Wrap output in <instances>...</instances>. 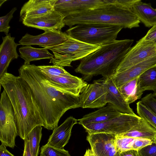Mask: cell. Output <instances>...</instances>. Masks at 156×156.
Listing matches in <instances>:
<instances>
[{
	"instance_id": "1",
	"label": "cell",
	"mask_w": 156,
	"mask_h": 156,
	"mask_svg": "<svg viewBox=\"0 0 156 156\" xmlns=\"http://www.w3.org/2000/svg\"><path fill=\"white\" fill-rule=\"evenodd\" d=\"M18 71L31 90L44 128L53 130L66 112L80 107L79 97L52 85L37 66L23 64Z\"/></svg>"
},
{
	"instance_id": "2",
	"label": "cell",
	"mask_w": 156,
	"mask_h": 156,
	"mask_svg": "<svg viewBox=\"0 0 156 156\" xmlns=\"http://www.w3.org/2000/svg\"><path fill=\"white\" fill-rule=\"evenodd\" d=\"M0 83L12 105L18 135L24 140L36 126H44L33 93L22 78L8 72L0 77Z\"/></svg>"
},
{
	"instance_id": "3",
	"label": "cell",
	"mask_w": 156,
	"mask_h": 156,
	"mask_svg": "<svg viewBox=\"0 0 156 156\" xmlns=\"http://www.w3.org/2000/svg\"><path fill=\"white\" fill-rule=\"evenodd\" d=\"M137 0H113L95 8L64 19L65 25L71 28L81 24H96L131 29L139 27L140 21L132 11Z\"/></svg>"
},
{
	"instance_id": "4",
	"label": "cell",
	"mask_w": 156,
	"mask_h": 156,
	"mask_svg": "<svg viewBox=\"0 0 156 156\" xmlns=\"http://www.w3.org/2000/svg\"><path fill=\"white\" fill-rule=\"evenodd\" d=\"M134 40L125 39L103 44L98 49L81 60L75 69L87 79L101 75L105 78L112 77Z\"/></svg>"
},
{
	"instance_id": "5",
	"label": "cell",
	"mask_w": 156,
	"mask_h": 156,
	"mask_svg": "<svg viewBox=\"0 0 156 156\" xmlns=\"http://www.w3.org/2000/svg\"><path fill=\"white\" fill-rule=\"evenodd\" d=\"M122 27L96 24H81L69 28L70 37L92 45H101L116 40Z\"/></svg>"
},
{
	"instance_id": "6",
	"label": "cell",
	"mask_w": 156,
	"mask_h": 156,
	"mask_svg": "<svg viewBox=\"0 0 156 156\" xmlns=\"http://www.w3.org/2000/svg\"><path fill=\"white\" fill-rule=\"evenodd\" d=\"M101 47V45L87 44L69 36L67 40L63 43L46 48L51 51L54 54V57L50 59V63L63 67H70L71 66L72 62L81 60Z\"/></svg>"
},
{
	"instance_id": "7",
	"label": "cell",
	"mask_w": 156,
	"mask_h": 156,
	"mask_svg": "<svg viewBox=\"0 0 156 156\" xmlns=\"http://www.w3.org/2000/svg\"><path fill=\"white\" fill-rule=\"evenodd\" d=\"M17 135L13 108L4 90L0 101V140L2 144L6 147L13 148Z\"/></svg>"
},
{
	"instance_id": "8",
	"label": "cell",
	"mask_w": 156,
	"mask_h": 156,
	"mask_svg": "<svg viewBox=\"0 0 156 156\" xmlns=\"http://www.w3.org/2000/svg\"><path fill=\"white\" fill-rule=\"evenodd\" d=\"M140 119L136 114L121 113L104 122L88 124L82 126L88 134L105 133L117 135L129 131L138 123Z\"/></svg>"
},
{
	"instance_id": "9",
	"label": "cell",
	"mask_w": 156,
	"mask_h": 156,
	"mask_svg": "<svg viewBox=\"0 0 156 156\" xmlns=\"http://www.w3.org/2000/svg\"><path fill=\"white\" fill-rule=\"evenodd\" d=\"M156 54V44L144 37L131 47L118 66L115 73L122 72Z\"/></svg>"
},
{
	"instance_id": "10",
	"label": "cell",
	"mask_w": 156,
	"mask_h": 156,
	"mask_svg": "<svg viewBox=\"0 0 156 156\" xmlns=\"http://www.w3.org/2000/svg\"><path fill=\"white\" fill-rule=\"evenodd\" d=\"M107 91L101 80L87 84L82 90L79 98L80 107L95 108L102 107L107 103Z\"/></svg>"
},
{
	"instance_id": "11",
	"label": "cell",
	"mask_w": 156,
	"mask_h": 156,
	"mask_svg": "<svg viewBox=\"0 0 156 156\" xmlns=\"http://www.w3.org/2000/svg\"><path fill=\"white\" fill-rule=\"evenodd\" d=\"M116 135L105 133L88 134L87 140L96 156H119L116 145Z\"/></svg>"
},
{
	"instance_id": "12",
	"label": "cell",
	"mask_w": 156,
	"mask_h": 156,
	"mask_svg": "<svg viewBox=\"0 0 156 156\" xmlns=\"http://www.w3.org/2000/svg\"><path fill=\"white\" fill-rule=\"evenodd\" d=\"M113 0H57L54 9L64 18L95 8Z\"/></svg>"
},
{
	"instance_id": "13",
	"label": "cell",
	"mask_w": 156,
	"mask_h": 156,
	"mask_svg": "<svg viewBox=\"0 0 156 156\" xmlns=\"http://www.w3.org/2000/svg\"><path fill=\"white\" fill-rule=\"evenodd\" d=\"M64 19L62 14L54 9L46 13L26 19L22 22L26 26L42 30L44 32L52 30L61 31L65 26Z\"/></svg>"
},
{
	"instance_id": "14",
	"label": "cell",
	"mask_w": 156,
	"mask_h": 156,
	"mask_svg": "<svg viewBox=\"0 0 156 156\" xmlns=\"http://www.w3.org/2000/svg\"><path fill=\"white\" fill-rule=\"evenodd\" d=\"M68 36L66 32L56 30L45 31L36 36L27 33L19 41V45H38L44 48L52 47L64 42Z\"/></svg>"
},
{
	"instance_id": "15",
	"label": "cell",
	"mask_w": 156,
	"mask_h": 156,
	"mask_svg": "<svg viewBox=\"0 0 156 156\" xmlns=\"http://www.w3.org/2000/svg\"><path fill=\"white\" fill-rule=\"evenodd\" d=\"M43 74L47 80L55 87L77 97L79 96L83 89L88 84L82 79L70 74L61 76Z\"/></svg>"
},
{
	"instance_id": "16",
	"label": "cell",
	"mask_w": 156,
	"mask_h": 156,
	"mask_svg": "<svg viewBox=\"0 0 156 156\" xmlns=\"http://www.w3.org/2000/svg\"><path fill=\"white\" fill-rule=\"evenodd\" d=\"M156 66V54L118 73L112 77L117 87L120 88L129 81L139 76L148 69Z\"/></svg>"
},
{
	"instance_id": "17",
	"label": "cell",
	"mask_w": 156,
	"mask_h": 156,
	"mask_svg": "<svg viewBox=\"0 0 156 156\" xmlns=\"http://www.w3.org/2000/svg\"><path fill=\"white\" fill-rule=\"evenodd\" d=\"M101 81L107 90L106 99L107 103L111 104L122 113L135 114L115 84L112 77L105 78Z\"/></svg>"
},
{
	"instance_id": "18",
	"label": "cell",
	"mask_w": 156,
	"mask_h": 156,
	"mask_svg": "<svg viewBox=\"0 0 156 156\" xmlns=\"http://www.w3.org/2000/svg\"><path fill=\"white\" fill-rule=\"evenodd\" d=\"M77 121L71 116L67 118L60 126L53 130L47 144L55 147L63 148L68 143L72 128L77 123Z\"/></svg>"
},
{
	"instance_id": "19",
	"label": "cell",
	"mask_w": 156,
	"mask_h": 156,
	"mask_svg": "<svg viewBox=\"0 0 156 156\" xmlns=\"http://www.w3.org/2000/svg\"><path fill=\"white\" fill-rule=\"evenodd\" d=\"M15 39L10 34L2 37V42L0 45V77L7 73L11 62L20 56L16 51L19 44L15 42Z\"/></svg>"
},
{
	"instance_id": "20",
	"label": "cell",
	"mask_w": 156,
	"mask_h": 156,
	"mask_svg": "<svg viewBox=\"0 0 156 156\" xmlns=\"http://www.w3.org/2000/svg\"><path fill=\"white\" fill-rule=\"evenodd\" d=\"M57 0H30L22 7L20 12V20L40 16L54 9Z\"/></svg>"
},
{
	"instance_id": "21",
	"label": "cell",
	"mask_w": 156,
	"mask_h": 156,
	"mask_svg": "<svg viewBox=\"0 0 156 156\" xmlns=\"http://www.w3.org/2000/svg\"><path fill=\"white\" fill-rule=\"evenodd\" d=\"M122 113L118 111L111 104L84 115L77 120L78 123L82 126L90 123H99L106 121L117 116Z\"/></svg>"
},
{
	"instance_id": "22",
	"label": "cell",
	"mask_w": 156,
	"mask_h": 156,
	"mask_svg": "<svg viewBox=\"0 0 156 156\" xmlns=\"http://www.w3.org/2000/svg\"><path fill=\"white\" fill-rule=\"evenodd\" d=\"M132 11L146 27H152L156 24V9L153 8L150 3L137 0Z\"/></svg>"
},
{
	"instance_id": "23",
	"label": "cell",
	"mask_w": 156,
	"mask_h": 156,
	"mask_svg": "<svg viewBox=\"0 0 156 156\" xmlns=\"http://www.w3.org/2000/svg\"><path fill=\"white\" fill-rule=\"evenodd\" d=\"M119 135L148 139L156 144V129L141 118L138 123L129 131Z\"/></svg>"
},
{
	"instance_id": "24",
	"label": "cell",
	"mask_w": 156,
	"mask_h": 156,
	"mask_svg": "<svg viewBox=\"0 0 156 156\" xmlns=\"http://www.w3.org/2000/svg\"><path fill=\"white\" fill-rule=\"evenodd\" d=\"M20 57L24 61V64H30L31 62L43 59H51L54 55L46 48H36L31 45L23 46L19 49Z\"/></svg>"
},
{
	"instance_id": "25",
	"label": "cell",
	"mask_w": 156,
	"mask_h": 156,
	"mask_svg": "<svg viewBox=\"0 0 156 156\" xmlns=\"http://www.w3.org/2000/svg\"><path fill=\"white\" fill-rule=\"evenodd\" d=\"M116 146L120 153L132 149L138 151L152 143L151 140L148 139L124 136L119 135H116Z\"/></svg>"
},
{
	"instance_id": "26",
	"label": "cell",
	"mask_w": 156,
	"mask_h": 156,
	"mask_svg": "<svg viewBox=\"0 0 156 156\" xmlns=\"http://www.w3.org/2000/svg\"><path fill=\"white\" fill-rule=\"evenodd\" d=\"M138 77L126 82L118 88L125 101L129 105L140 99L143 93L138 84Z\"/></svg>"
},
{
	"instance_id": "27",
	"label": "cell",
	"mask_w": 156,
	"mask_h": 156,
	"mask_svg": "<svg viewBox=\"0 0 156 156\" xmlns=\"http://www.w3.org/2000/svg\"><path fill=\"white\" fill-rule=\"evenodd\" d=\"M138 83L141 90L156 91V66L142 73L138 77Z\"/></svg>"
},
{
	"instance_id": "28",
	"label": "cell",
	"mask_w": 156,
	"mask_h": 156,
	"mask_svg": "<svg viewBox=\"0 0 156 156\" xmlns=\"http://www.w3.org/2000/svg\"><path fill=\"white\" fill-rule=\"evenodd\" d=\"M42 126L41 125L36 126L28 135L27 138L32 156H38L40 143L42 136Z\"/></svg>"
},
{
	"instance_id": "29",
	"label": "cell",
	"mask_w": 156,
	"mask_h": 156,
	"mask_svg": "<svg viewBox=\"0 0 156 156\" xmlns=\"http://www.w3.org/2000/svg\"><path fill=\"white\" fill-rule=\"evenodd\" d=\"M136 105L138 116L156 129V115L141 101H138Z\"/></svg>"
},
{
	"instance_id": "30",
	"label": "cell",
	"mask_w": 156,
	"mask_h": 156,
	"mask_svg": "<svg viewBox=\"0 0 156 156\" xmlns=\"http://www.w3.org/2000/svg\"><path fill=\"white\" fill-rule=\"evenodd\" d=\"M37 66L41 72L45 75L61 76L70 74L65 69L64 67L58 65H43Z\"/></svg>"
},
{
	"instance_id": "31",
	"label": "cell",
	"mask_w": 156,
	"mask_h": 156,
	"mask_svg": "<svg viewBox=\"0 0 156 156\" xmlns=\"http://www.w3.org/2000/svg\"><path fill=\"white\" fill-rule=\"evenodd\" d=\"M40 156H70L68 151L63 148H58L47 144L41 148Z\"/></svg>"
},
{
	"instance_id": "32",
	"label": "cell",
	"mask_w": 156,
	"mask_h": 156,
	"mask_svg": "<svg viewBox=\"0 0 156 156\" xmlns=\"http://www.w3.org/2000/svg\"><path fill=\"white\" fill-rule=\"evenodd\" d=\"M16 9V8L14 7L6 15L0 17V32H4L6 35L8 34L10 28L9 23Z\"/></svg>"
},
{
	"instance_id": "33",
	"label": "cell",
	"mask_w": 156,
	"mask_h": 156,
	"mask_svg": "<svg viewBox=\"0 0 156 156\" xmlns=\"http://www.w3.org/2000/svg\"><path fill=\"white\" fill-rule=\"evenodd\" d=\"M141 101L156 115V98L153 94H147L141 98Z\"/></svg>"
},
{
	"instance_id": "34",
	"label": "cell",
	"mask_w": 156,
	"mask_h": 156,
	"mask_svg": "<svg viewBox=\"0 0 156 156\" xmlns=\"http://www.w3.org/2000/svg\"><path fill=\"white\" fill-rule=\"evenodd\" d=\"M140 156H156V144L152 143L138 150Z\"/></svg>"
},
{
	"instance_id": "35",
	"label": "cell",
	"mask_w": 156,
	"mask_h": 156,
	"mask_svg": "<svg viewBox=\"0 0 156 156\" xmlns=\"http://www.w3.org/2000/svg\"><path fill=\"white\" fill-rule=\"evenodd\" d=\"M144 37L146 40L156 44V24L151 27Z\"/></svg>"
},
{
	"instance_id": "36",
	"label": "cell",
	"mask_w": 156,
	"mask_h": 156,
	"mask_svg": "<svg viewBox=\"0 0 156 156\" xmlns=\"http://www.w3.org/2000/svg\"><path fill=\"white\" fill-rule=\"evenodd\" d=\"M119 156H140L138 150H129L120 152Z\"/></svg>"
},
{
	"instance_id": "37",
	"label": "cell",
	"mask_w": 156,
	"mask_h": 156,
	"mask_svg": "<svg viewBox=\"0 0 156 156\" xmlns=\"http://www.w3.org/2000/svg\"><path fill=\"white\" fill-rule=\"evenodd\" d=\"M24 140V145L23 156H32L30 151L28 138H26Z\"/></svg>"
},
{
	"instance_id": "38",
	"label": "cell",
	"mask_w": 156,
	"mask_h": 156,
	"mask_svg": "<svg viewBox=\"0 0 156 156\" xmlns=\"http://www.w3.org/2000/svg\"><path fill=\"white\" fill-rule=\"evenodd\" d=\"M6 146L1 144L0 146V156H15L6 148Z\"/></svg>"
},
{
	"instance_id": "39",
	"label": "cell",
	"mask_w": 156,
	"mask_h": 156,
	"mask_svg": "<svg viewBox=\"0 0 156 156\" xmlns=\"http://www.w3.org/2000/svg\"><path fill=\"white\" fill-rule=\"evenodd\" d=\"M83 156H96L90 149L86 150Z\"/></svg>"
},
{
	"instance_id": "40",
	"label": "cell",
	"mask_w": 156,
	"mask_h": 156,
	"mask_svg": "<svg viewBox=\"0 0 156 156\" xmlns=\"http://www.w3.org/2000/svg\"><path fill=\"white\" fill-rule=\"evenodd\" d=\"M7 0H1L0 1V6L1 7L2 5Z\"/></svg>"
},
{
	"instance_id": "41",
	"label": "cell",
	"mask_w": 156,
	"mask_h": 156,
	"mask_svg": "<svg viewBox=\"0 0 156 156\" xmlns=\"http://www.w3.org/2000/svg\"><path fill=\"white\" fill-rule=\"evenodd\" d=\"M153 95L154 96V97H155L156 98V91L154 92L153 93Z\"/></svg>"
}]
</instances>
